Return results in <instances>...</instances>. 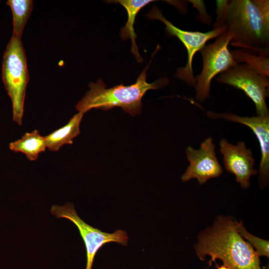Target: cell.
<instances>
[{
	"label": "cell",
	"mask_w": 269,
	"mask_h": 269,
	"mask_svg": "<svg viewBox=\"0 0 269 269\" xmlns=\"http://www.w3.org/2000/svg\"><path fill=\"white\" fill-rule=\"evenodd\" d=\"M194 248L200 260L210 257L209 266L219 259L230 269H262L260 257L229 216H218L211 227L200 233Z\"/></svg>",
	"instance_id": "obj_2"
},
{
	"label": "cell",
	"mask_w": 269,
	"mask_h": 269,
	"mask_svg": "<svg viewBox=\"0 0 269 269\" xmlns=\"http://www.w3.org/2000/svg\"><path fill=\"white\" fill-rule=\"evenodd\" d=\"M9 147L15 152L24 153L28 160L34 161L38 158L39 153L45 150L46 145L45 137L35 130L25 133L20 139L10 142Z\"/></svg>",
	"instance_id": "obj_14"
},
{
	"label": "cell",
	"mask_w": 269,
	"mask_h": 269,
	"mask_svg": "<svg viewBox=\"0 0 269 269\" xmlns=\"http://www.w3.org/2000/svg\"></svg>",
	"instance_id": "obj_20"
},
{
	"label": "cell",
	"mask_w": 269,
	"mask_h": 269,
	"mask_svg": "<svg viewBox=\"0 0 269 269\" xmlns=\"http://www.w3.org/2000/svg\"><path fill=\"white\" fill-rule=\"evenodd\" d=\"M84 114L79 112L66 125L44 136L46 147L50 151H57L63 145L73 143V139L80 134V125Z\"/></svg>",
	"instance_id": "obj_13"
},
{
	"label": "cell",
	"mask_w": 269,
	"mask_h": 269,
	"mask_svg": "<svg viewBox=\"0 0 269 269\" xmlns=\"http://www.w3.org/2000/svg\"><path fill=\"white\" fill-rule=\"evenodd\" d=\"M231 53L237 63H244L258 73L269 78V57L250 54L243 50H231Z\"/></svg>",
	"instance_id": "obj_16"
},
{
	"label": "cell",
	"mask_w": 269,
	"mask_h": 269,
	"mask_svg": "<svg viewBox=\"0 0 269 269\" xmlns=\"http://www.w3.org/2000/svg\"><path fill=\"white\" fill-rule=\"evenodd\" d=\"M21 38L12 34L3 54L2 67V81L12 104L13 120L19 125L22 124L29 80L26 58Z\"/></svg>",
	"instance_id": "obj_4"
},
{
	"label": "cell",
	"mask_w": 269,
	"mask_h": 269,
	"mask_svg": "<svg viewBox=\"0 0 269 269\" xmlns=\"http://www.w3.org/2000/svg\"><path fill=\"white\" fill-rule=\"evenodd\" d=\"M213 29L225 27L231 45L269 57V0H217Z\"/></svg>",
	"instance_id": "obj_1"
},
{
	"label": "cell",
	"mask_w": 269,
	"mask_h": 269,
	"mask_svg": "<svg viewBox=\"0 0 269 269\" xmlns=\"http://www.w3.org/2000/svg\"><path fill=\"white\" fill-rule=\"evenodd\" d=\"M206 115L212 119H224L241 124L252 130L258 140L261 152L259 182L262 188L266 186L269 176V115L241 117L232 113H217L210 111Z\"/></svg>",
	"instance_id": "obj_10"
},
{
	"label": "cell",
	"mask_w": 269,
	"mask_h": 269,
	"mask_svg": "<svg viewBox=\"0 0 269 269\" xmlns=\"http://www.w3.org/2000/svg\"><path fill=\"white\" fill-rule=\"evenodd\" d=\"M13 15V35L21 37L23 28L30 15L33 1L31 0H8Z\"/></svg>",
	"instance_id": "obj_15"
},
{
	"label": "cell",
	"mask_w": 269,
	"mask_h": 269,
	"mask_svg": "<svg viewBox=\"0 0 269 269\" xmlns=\"http://www.w3.org/2000/svg\"><path fill=\"white\" fill-rule=\"evenodd\" d=\"M219 145L225 169L235 176L236 181L242 188H248L252 176L258 173L257 170L254 168L255 159L252 150L247 148L243 141L234 145L226 139L222 138Z\"/></svg>",
	"instance_id": "obj_11"
},
{
	"label": "cell",
	"mask_w": 269,
	"mask_h": 269,
	"mask_svg": "<svg viewBox=\"0 0 269 269\" xmlns=\"http://www.w3.org/2000/svg\"><path fill=\"white\" fill-rule=\"evenodd\" d=\"M158 45L152 55L151 60L140 74L135 82L129 86L123 83L107 88L104 82L99 79L96 83L91 82L90 89L76 106L77 110L85 114L92 109L108 111L114 107H121L131 116L140 114L142 106V99L149 90L160 89L169 83L166 77L160 78L154 82L146 81V71L155 53L159 50Z\"/></svg>",
	"instance_id": "obj_3"
},
{
	"label": "cell",
	"mask_w": 269,
	"mask_h": 269,
	"mask_svg": "<svg viewBox=\"0 0 269 269\" xmlns=\"http://www.w3.org/2000/svg\"><path fill=\"white\" fill-rule=\"evenodd\" d=\"M215 148L212 137L206 138L197 149L188 146L185 152L189 165L181 176L182 181L186 182L195 178L200 184H203L210 179L219 177L223 171Z\"/></svg>",
	"instance_id": "obj_9"
},
{
	"label": "cell",
	"mask_w": 269,
	"mask_h": 269,
	"mask_svg": "<svg viewBox=\"0 0 269 269\" xmlns=\"http://www.w3.org/2000/svg\"><path fill=\"white\" fill-rule=\"evenodd\" d=\"M187 1L192 3L194 7L198 9L199 13L196 16V18L198 20L208 25H210L212 23V18L207 12L203 0H191Z\"/></svg>",
	"instance_id": "obj_18"
},
{
	"label": "cell",
	"mask_w": 269,
	"mask_h": 269,
	"mask_svg": "<svg viewBox=\"0 0 269 269\" xmlns=\"http://www.w3.org/2000/svg\"><path fill=\"white\" fill-rule=\"evenodd\" d=\"M237 230L240 236L247 240L249 244L255 249V251L259 257H269V242L248 232L245 228L243 223L236 221Z\"/></svg>",
	"instance_id": "obj_17"
},
{
	"label": "cell",
	"mask_w": 269,
	"mask_h": 269,
	"mask_svg": "<svg viewBox=\"0 0 269 269\" xmlns=\"http://www.w3.org/2000/svg\"><path fill=\"white\" fill-rule=\"evenodd\" d=\"M216 267L217 269H230L229 268L224 265L222 266H219L218 265L216 264Z\"/></svg>",
	"instance_id": "obj_19"
},
{
	"label": "cell",
	"mask_w": 269,
	"mask_h": 269,
	"mask_svg": "<svg viewBox=\"0 0 269 269\" xmlns=\"http://www.w3.org/2000/svg\"><path fill=\"white\" fill-rule=\"evenodd\" d=\"M147 17L163 22L165 25L167 34L171 37H177L183 44L187 52V60L184 67H179L177 70L175 76L194 88L195 81L192 68L194 56L197 52L201 51L208 40L225 32L226 28L223 26L206 32L183 30L168 21L156 6H153L150 10Z\"/></svg>",
	"instance_id": "obj_7"
},
{
	"label": "cell",
	"mask_w": 269,
	"mask_h": 269,
	"mask_svg": "<svg viewBox=\"0 0 269 269\" xmlns=\"http://www.w3.org/2000/svg\"><path fill=\"white\" fill-rule=\"evenodd\" d=\"M232 39V35L226 31L216 37L213 43L205 45L201 50L202 69L200 74L195 77L197 101L203 102L208 99L213 78L238 64L228 48Z\"/></svg>",
	"instance_id": "obj_5"
},
{
	"label": "cell",
	"mask_w": 269,
	"mask_h": 269,
	"mask_svg": "<svg viewBox=\"0 0 269 269\" xmlns=\"http://www.w3.org/2000/svg\"><path fill=\"white\" fill-rule=\"evenodd\" d=\"M217 81L241 90L254 103L257 116L269 115L266 104L269 80L245 63L236 64L218 76Z\"/></svg>",
	"instance_id": "obj_6"
},
{
	"label": "cell",
	"mask_w": 269,
	"mask_h": 269,
	"mask_svg": "<svg viewBox=\"0 0 269 269\" xmlns=\"http://www.w3.org/2000/svg\"><path fill=\"white\" fill-rule=\"evenodd\" d=\"M50 211L57 218L70 220L79 230L86 251L85 269H92L96 255L105 244L114 242L124 246L127 245L129 237L126 232L118 230L113 233H109L93 227L79 217L71 203L68 202L63 206L53 205Z\"/></svg>",
	"instance_id": "obj_8"
},
{
	"label": "cell",
	"mask_w": 269,
	"mask_h": 269,
	"mask_svg": "<svg viewBox=\"0 0 269 269\" xmlns=\"http://www.w3.org/2000/svg\"><path fill=\"white\" fill-rule=\"evenodd\" d=\"M152 0H108L107 2L118 3L126 10L128 19L125 25L121 30L120 36L123 40L131 39L132 42L131 52L138 62L143 61L140 56L135 42L136 34L134 24L137 14L145 5L153 1Z\"/></svg>",
	"instance_id": "obj_12"
}]
</instances>
